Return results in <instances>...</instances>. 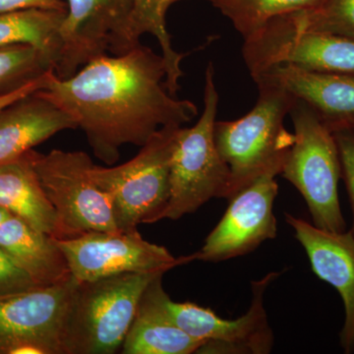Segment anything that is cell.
<instances>
[{
	"label": "cell",
	"instance_id": "6da1fadb",
	"mask_svg": "<svg viewBox=\"0 0 354 354\" xmlns=\"http://www.w3.org/2000/svg\"><path fill=\"white\" fill-rule=\"evenodd\" d=\"M165 78L164 58L140 44L92 60L67 79L51 70L39 93L71 115L95 157L113 165L121 147H142L160 128L196 118V104L169 94Z\"/></svg>",
	"mask_w": 354,
	"mask_h": 354
},
{
	"label": "cell",
	"instance_id": "7a4b0ae2",
	"mask_svg": "<svg viewBox=\"0 0 354 354\" xmlns=\"http://www.w3.org/2000/svg\"><path fill=\"white\" fill-rule=\"evenodd\" d=\"M253 80L259 91L255 106L239 120L215 123L216 148L230 171L227 200L265 174H281L295 143L285 120L297 97L263 77Z\"/></svg>",
	"mask_w": 354,
	"mask_h": 354
},
{
	"label": "cell",
	"instance_id": "3957f363",
	"mask_svg": "<svg viewBox=\"0 0 354 354\" xmlns=\"http://www.w3.org/2000/svg\"><path fill=\"white\" fill-rule=\"evenodd\" d=\"M218 97L215 67L205 72L204 109L194 127H179L171 158V193L162 220H178L194 213L213 198L225 199L230 171L215 141Z\"/></svg>",
	"mask_w": 354,
	"mask_h": 354
},
{
	"label": "cell",
	"instance_id": "277c9868",
	"mask_svg": "<svg viewBox=\"0 0 354 354\" xmlns=\"http://www.w3.org/2000/svg\"><path fill=\"white\" fill-rule=\"evenodd\" d=\"M165 272H130L79 281L70 310L66 354H113L121 349L144 291Z\"/></svg>",
	"mask_w": 354,
	"mask_h": 354
},
{
	"label": "cell",
	"instance_id": "5b68a950",
	"mask_svg": "<svg viewBox=\"0 0 354 354\" xmlns=\"http://www.w3.org/2000/svg\"><path fill=\"white\" fill-rule=\"evenodd\" d=\"M179 127L158 129L138 155L124 164L91 167L93 180L111 198L120 232H135L139 225L160 221L171 193V158Z\"/></svg>",
	"mask_w": 354,
	"mask_h": 354
},
{
	"label": "cell",
	"instance_id": "8992f818",
	"mask_svg": "<svg viewBox=\"0 0 354 354\" xmlns=\"http://www.w3.org/2000/svg\"><path fill=\"white\" fill-rule=\"evenodd\" d=\"M295 143L281 174L304 198L316 227L344 232L339 205L342 165L334 133L304 102L297 100L290 111Z\"/></svg>",
	"mask_w": 354,
	"mask_h": 354
},
{
	"label": "cell",
	"instance_id": "52a82bcc",
	"mask_svg": "<svg viewBox=\"0 0 354 354\" xmlns=\"http://www.w3.org/2000/svg\"><path fill=\"white\" fill-rule=\"evenodd\" d=\"M32 169L55 209L59 239L92 232H118L111 198L90 176L94 162L82 151L53 149L46 155L31 152Z\"/></svg>",
	"mask_w": 354,
	"mask_h": 354
},
{
	"label": "cell",
	"instance_id": "ba28073f",
	"mask_svg": "<svg viewBox=\"0 0 354 354\" xmlns=\"http://www.w3.org/2000/svg\"><path fill=\"white\" fill-rule=\"evenodd\" d=\"M79 281L0 297V354H66L65 335Z\"/></svg>",
	"mask_w": 354,
	"mask_h": 354
},
{
	"label": "cell",
	"instance_id": "9c48e42d",
	"mask_svg": "<svg viewBox=\"0 0 354 354\" xmlns=\"http://www.w3.org/2000/svg\"><path fill=\"white\" fill-rule=\"evenodd\" d=\"M242 55L251 77L283 64L310 71L354 74V39L297 31L281 16L244 39Z\"/></svg>",
	"mask_w": 354,
	"mask_h": 354
},
{
	"label": "cell",
	"instance_id": "30bf717a",
	"mask_svg": "<svg viewBox=\"0 0 354 354\" xmlns=\"http://www.w3.org/2000/svg\"><path fill=\"white\" fill-rule=\"evenodd\" d=\"M55 242L71 276L80 283L130 272H167L194 261L193 255L176 259L165 247L145 241L138 230L92 232Z\"/></svg>",
	"mask_w": 354,
	"mask_h": 354
},
{
	"label": "cell",
	"instance_id": "8fae6325",
	"mask_svg": "<svg viewBox=\"0 0 354 354\" xmlns=\"http://www.w3.org/2000/svg\"><path fill=\"white\" fill-rule=\"evenodd\" d=\"M279 276V272H271L253 281L250 307L236 320L221 318L213 310L191 302L174 301L169 297L167 298V312L186 334L205 342L197 353H270L274 335L264 307V295Z\"/></svg>",
	"mask_w": 354,
	"mask_h": 354
},
{
	"label": "cell",
	"instance_id": "7c38bea8",
	"mask_svg": "<svg viewBox=\"0 0 354 354\" xmlns=\"http://www.w3.org/2000/svg\"><path fill=\"white\" fill-rule=\"evenodd\" d=\"M67 12L58 37L59 55L53 73L73 76L88 62L106 53L118 55L135 0H67Z\"/></svg>",
	"mask_w": 354,
	"mask_h": 354
},
{
	"label": "cell",
	"instance_id": "4fadbf2b",
	"mask_svg": "<svg viewBox=\"0 0 354 354\" xmlns=\"http://www.w3.org/2000/svg\"><path fill=\"white\" fill-rule=\"evenodd\" d=\"M278 174H265L230 198L225 215L207 236L194 260L221 262L246 255L266 241L276 239L274 203Z\"/></svg>",
	"mask_w": 354,
	"mask_h": 354
},
{
	"label": "cell",
	"instance_id": "5bb4252c",
	"mask_svg": "<svg viewBox=\"0 0 354 354\" xmlns=\"http://www.w3.org/2000/svg\"><path fill=\"white\" fill-rule=\"evenodd\" d=\"M286 220L306 251L314 274L341 295L346 317L339 341L344 353H354L353 232H328L290 214Z\"/></svg>",
	"mask_w": 354,
	"mask_h": 354
},
{
	"label": "cell",
	"instance_id": "9a60e30c",
	"mask_svg": "<svg viewBox=\"0 0 354 354\" xmlns=\"http://www.w3.org/2000/svg\"><path fill=\"white\" fill-rule=\"evenodd\" d=\"M254 77L286 88L308 104L330 131L354 128V74L310 71L283 64Z\"/></svg>",
	"mask_w": 354,
	"mask_h": 354
},
{
	"label": "cell",
	"instance_id": "2e32d148",
	"mask_svg": "<svg viewBox=\"0 0 354 354\" xmlns=\"http://www.w3.org/2000/svg\"><path fill=\"white\" fill-rule=\"evenodd\" d=\"M77 128L71 115L39 91L25 95L0 111V165L18 160L57 133Z\"/></svg>",
	"mask_w": 354,
	"mask_h": 354
},
{
	"label": "cell",
	"instance_id": "e0dca14e",
	"mask_svg": "<svg viewBox=\"0 0 354 354\" xmlns=\"http://www.w3.org/2000/svg\"><path fill=\"white\" fill-rule=\"evenodd\" d=\"M164 274L156 277L144 291L121 353H197L205 344L186 334L172 320L167 308L169 295L162 288Z\"/></svg>",
	"mask_w": 354,
	"mask_h": 354
},
{
	"label": "cell",
	"instance_id": "ac0fdd59",
	"mask_svg": "<svg viewBox=\"0 0 354 354\" xmlns=\"http://www.w3.org/2000/svg\"><path fill=\"white\" fill-rule=\"evenodd\" d=\"M0 248L28 272L38 286L57 285L71 278L55 239L11 215L0 225Z\"/></svg>",
	"mask_w": 354,
	"mask_h": 354
},
{
	"label": "cell",
	"instance_id": "d6986e66",
	"mask_svg": "<svg viewBox=\"0 0 354 354\" xmlns=\"http://www.w3.org/2000/svg\"><path fill=\"white\" fill-rule=\"evenodd\" d=\"M30 152L0 165V207L35 230L59 239L57 213L32 169Z\"/></svg>",
	"mask_w": 354,
	"mask_h": 354
},
{
	"label": "cell",
	"instance_id": "ffe728a7",
	"mask_svg": "<svg viewBox=\"0 0 354 354\" xmlns=\"http://www.w3.org/2000/svg\"><path fill=\"white\" fill-rule=\"evenodd\" d=\"M180 1L185 0H135L134 10L118 55H124L138 46L143 35H152L162 50L167 68L165 87L172 95H176L180 88L178 81L183 76L180 64L186 55L177 53L172 46L171 37L167 28V13L171 6Z\"/></svg>",
	"mask_w": 354,
	"mask_h": 354
},
{
	"label": "cell",
	"instance_id": "44dd1931",
	"mask_svg": "<svg viewBox=\"0 0 354 354\" xmlns=\"http://www.w3.org/2000/svg\"><path fill=\"white\" fill-rule=\"evenodd\" d=\"M66 12L26 9L0 13V46L31 44L53 60L55 68L60 50L58 30Z\"/></svg>",
	"mask_w": 354,
	"mask_h": 354
},
{
	"label": "cell",
	"instance_id": "7402d4cb",
	"mask_svg": "<svg viewBox=\"0 0 354 354\" xmlns=\"http://www.w3.org/2000/svg\"><path fill=\"white\" fill-rule=\"evenodd\" d=\"M234 25L242 38H249L268 22L298 11L310 10L324 0H207Z\"/></svg>",
	"mask_w": 354,
	"mask_h": 354
},
{
	"label": "cell",
	"instance_id": "603a6c76",
	"mask_svg": "<svg viewBox=\"0 0 354 354\" xmlns=\"http://www.w3.org/2000/svg\"><path fill=\"white\" fill-rule=\"evenodd\" d=\"M53 70V62L31 44L0 46V97L16 92Z\"/></svg>",
	"mask_w": 354,
	"mask_h": 354
},
{
	"label": "cell",
	"instance_id": "cb8c5ba5",
	"mask_svg": "<svg viewBox=\"0 0 354 354\" xmlns=\"http://www.w3.org/2000/svg\"><path fill=\"white\" fill-rule=\"evenodd\" d=\"M281 17L297 31L326 32L354 39V0H324L316 8Z\"/></svg>",
	"mask_w": 354,
	"mask_h": 354
},
{
	"label": "cell",
	"instance_id": "d4e9b609",
	"mask_svg": "<svg viewBox=\"0 0 354 354\" xmlns=\"http://www.w3.org/2000/svg\"><path fill=\"white\" fill-rule=\"evenodd\" d=\"M39 288L28 272L0 248V297Z\"/></svg>",
	"mask_w": 354,
	"mask_h": 354
},
{
	"label": "cell",
	"instance_id": "484cf974",
	"mask_svg": "<svg viewBox=\"0 0 354 354\" xmlns=\"http://www.w3.org/2000/svg\"><path fill=\"white\" fill-rule=\"evenodd\" d=\"M339 149V160L344 178L353 207L354 221V131L349 129L337 130L333 132ZM354 234V223H353Z\"/></svg>",
	"mask_w": 354,
	"mask_h": 354
},
{
	"label": "cell",
	"instance_id": "4316f807",
	"mask_svg": "<svg viewBox=\"0 0 354 354\" xmlns=\"http://www.w3.org/2000/svg\"><path fill=\"white\" fill-rule=\"evenodd\" d=\"M26 9L67 11V3L64 0H0V13Z\"/></svg>",
	"mask_w": 354,
	"mask_h": 354
},
{
	"label": "cell",
	"instance_id": "83f0119b",
	"mask_svg": "<svg viewBox=\"0 0 354 354\" xmlns=\"http://www.w3.org/2000/svg\"><path fill=\"white\" fill-rule=\"evenodd\" d=\"M48 72L46 74V75L41 77V79H39V80L29 84V85L26 86L24 88H20V90L16 91V92L11 93V94L6 95H4V97H0V111H2V109L6 108L7 106L12 104V102L17 101V100L21 99V97L32 94V93L36 92V91H39L41 90V88H43L44 84H46V77H48Z\"/></svg>",
	"mask_w": 354,
	"mask_h": 354
},
{
	"label": "cell",
	"instance_id": "f1b7e54d",
	"mask_svg": "<svg viewBox=\"0 0 354 354\" xmlns=\"http://www.w3.org/2000/svg\"><path fill=\"white\" fill-rule=\"evenodd\" d=\"M11 215H12V214H11L10 212H8L6 209L0 207V225H1V223H3L4 221L7 220V218H8Z\"/></svg>",
	"mask_w": 354,
	"mask_h": 354
},
{
	"label": "cell",
	"instance_id": "f546056e",
	"mask_svg": "<svg viewBox=\"0 0 354 354\" xmlns=\"http://www.w3.org/2000/svg\"><path fill=\"white\" fill-rule=\"evenodd\" d=\"M349 130H353V131H354V128H353V129H349Z\"/></svg>",
	"mask_w": 354,
	"mask_h": 354
}]
</instances>
